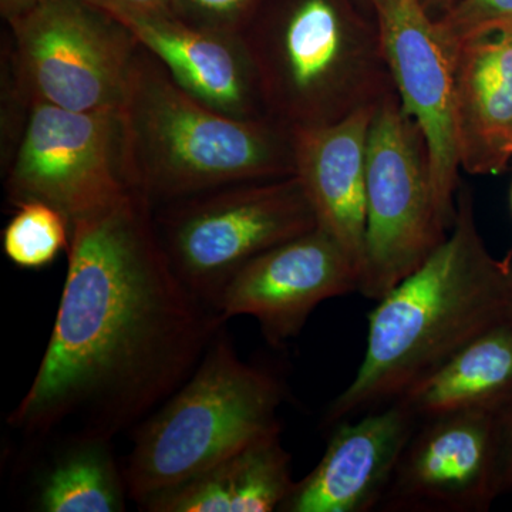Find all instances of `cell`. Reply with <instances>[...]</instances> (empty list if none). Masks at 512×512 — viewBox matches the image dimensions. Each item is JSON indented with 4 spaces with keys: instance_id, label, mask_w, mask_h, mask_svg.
<instances>
[{
    "instance_id": "obj_7",
    "label": "cell",
    "mask_w": 512,
    "mask_h": 512,
    "mask_svg": "<svg viewBox=\"0 0 512 512\" xmlns=\"http://www.w3.org/2000/svg\"><path fill=\"white\" fill-rule=\"evenodd\" d=\"M3 49L30 104L94 111L116 109L140 42L86 0H43L8 23Z\"/></svg>"
},
{
    "instance_id": "obj_23",
    "label": "cell",
    "mask_w": 512,
    "mask_h": 512,
    "mask_svg": "<svg viewBox=\"0 0 512 512\" xmlns=\"http://www.w3.org/2000/svg\"><path fill=\"white\" fill-rule=\"evenodd\" d=\"M123 23L131 19L174 16L170 0H86Z\"/></svg>"
},
{
    "instance_id": "obj_2",
    "label": "cell",
    "mask_w": 512,
    "mask_h": 512,
    "mask_svg": "<svg viewBox=\"0 0 512 512\" xmlns=\"http://www.w3.org/2000/svg\"><path fill=\"white\" fill-rule=\"evenodd\" d=\"M511 305L510 259L488 252L473 195L460 188L447 237L370 312L362 363L326 420H352L400 399L470 340L510 319Z\"/></svg>"
},
{
    "instance_id": "obj_25",
    "label": "cell",
    "mask_w": 512,
    "mask_h": 512,
    "mask_svg": "<svg viewBox=\"0 0 512 512\" xmlns=\"http://www.w3.org/2000/svg\"><path fill=\"white\" fill-rule=\"evenodd\" d=\"M42 2L43 0H0V13L10 23Z\"/></svg>"
},
{
    "instance_id": "obj_26",
    "label": "cell",
    "mask_w": 512,
    "mask_h": 512,
    "mask_svg": "<svg viewBox=\"0 0 512 512\" xmlns=\"http://www.w3.org/2000/svg\"><path fill=\"white\" fill-rule=\"evenodd\" d=\"M420 2L423 3L424 8L429 10L434 19H440L456 5L458 0H420Z\"/></svg>"
},
{
    "instance_id": "obj_27",
    "label": "cell",
    "mask_w": 512,
    "mask_h": 512,
    "mask_svg": "<svg viewBox=\"0 0 512 512\" xmlns=\"http://www.w3.org/2000/svg\"><path fill=\"white\" fill-rule=\"evenodd\" d=\"M510 320L512 322V305H511V309H510Z\"/></svg>"
},
{
    "instance_id": "obj_1",
    "label": "cell",
    "mask_w": 512,
    "mask_h": 512,
    "mask_svg": "<svg viewBox=\"0 0 512 512\" xmlns=\"http://www.w3.org/2000/svg\"><path fill=\"white\" fill-rule=\"evenodd\" d=\"M66 254L52 335L8 423L35 441H111L190 379L225 320L174 271L137 191L74 222Z\"/></svg>"
},
{
    "instance_id": "obj_8",
    "label": "cell",
    "mask_w": 512,
    "mask_h": 512,
    "mask_svg": "<svg viewBox=\"0 0 512 512\" xmlns=\"http://www.w3.org/2000/svg\"><path fill=\"white\" fill-rule=\"evenodd\" d=\"M365 262L359 292L379 301L419 268L448 231L431 190L426 143L396 90L373 110L367 137Z\"/></svg>"
},
{
    "instance_id": "obj_3",
    "label": "cell",
    "mask_w": 512,
    "mask_h": 512,
    "mask_svg": "<svg viewBox=\"0 0 512 512\" xmlns=\"http://www.w3.org/2000/svg\"><path fill=\"white\" fill-rule=\"evenodd\" d=\"M119 114L127 183L153 208L296 171L291 128L205 106L143 45L131 63Z\"/></svg>"
},
{
    "instance_id": "obj_18",
    "label": "cell",
    "mask_w": 512,
    "mask_h": 512,
    "mask_svg": "<svg viewBox=\"0 0 512 512\" xmlns=\"http://www.w3.org/2000/svg\"><path fill=\"white\" fill-rule=\"evenodd\" d=\"M417 421L441 414L493 410L512 400V322L470 340L400 397Z\"/></svg>"
},
{
    "instance_id": "obj_13",
    "label": "cell",
    "mask_w": 512,
    "mask_h": 512,
    "mask_svg": "<svg viewBox=\"0 0 512 512\" xmlns=\"http://www.w3.org/2000/svg\"><path fill=\"white\" fill-rule=\"evenodd\" d=\"M416 426V417L399 400L340 421L318 466L293 485L281 511L376 510Z\"/></svg>"
},
{
    "instance_id": "obj_17",
    "label": "cell",
    "mask_w": 512,
    "mask_h": 512,
    "mask_svg": "<svg viewBox=\"0 0 512 512\" xmlns=\"http://www.w3.org/2000/svg\"><path fill=\"white\" fill-rule=\"evenodd\" d=\"M295 481L281 431L268 434L201 476L151 498V512L281 511Z\"/></svg>"
},
{
    "instance_id": "obj_10",
    "label": "cell",
    "mask_w": 512,
    "mask_h": 512,
    "mask_svg": "<svg viewBox=\"0 0 512 512\" xmlns=\"http://www.w3.org/2000/svg\"><path fill=\"white\" fill-rule=\"evenodd\" d=\"M384 60L403 110L426 143L437 217L450 231L456 217L458 160L453 53L439 22L420 0H367Z\"/></svg>"
},
{
    "instance_id": "obj_20",
    "label": "cell",
    "mask_w": 512,
    "mask_h": 512,
    "mask_svg": "<svg viewBox=\"0 0 512 512\" xmlns=\"http://www.w3.org/2000/svg\"><path fill=\"white\" fill-rule=\"evenodd\" d=\"M3 229V252L22 269H42L69 249L72 225L66 215L42 201L16 205Z\"/></svg>"
},
{
    "instance_id": "obj_11",
    "label": "cell",
    "mask_w": 512,
    "mask_h": 512,
    "mask_svg": "<svg viewBox=\"0 0 512 512\" xmlns=\"http://www.w3.org/2000/svg\"><path fill=\"white\" fill-rule=\"evenodd\" d=\"M500 494V412L468 410L417 421L379 510L487 511Z\"/></svg>"
},
{
    "instance_id": "obj_15",
    "label": "cell",
    "mask_w": 512,
    "mask_h": 512,
    "mask_svg": "<svg viewBox=\"0 0 512 512\" xmlns=\"http://www.w3.org/2000/svg\"><path fill=\"white\" fill-rule=\"evenodd\" d=\"M375 106L325 126L293 130L295 174L318 227L339 242L360 269L365 262L367 137Z\"/></svg>"
},
{
    "instance_id": "obj_5",
    "label": "cell",
    "mask_w": 512,
    "mask_h": 512,
    "mask_svg": "<svg viewBox=\"0 0 512 512\" xmlns=\"http://www.w3.org/2000/svg\"><path fill=\"white\" fill-rule=\"evenodd\" d=\"M284 393L281 380L244 362L221 329L190 379L133 430L123 468L128 498L141 507L281 431Z\"/></svg>"
},
{
    "instance_id": "obj_12",
    "label": "cell",
    "mask_w": 512,
    "mask_h": 512,
    "mask_svg": "<svg viewBox=\"0 0 512 512\" xmlns=\"http://www.w3.org/2000/svg\"><path fill=\"white\" fill-rule=\"evenodd\" d=\"M360 269L335 238L316 227L239 269L215 303L222 319L251 316L281 345L301 332L320 303L359 292Z\"/></svg>"
},
{
    "instance_id": "obj_16",
    "label": "cell",
    "mask_w": 512,
    "mask_h": 512,
    "mask_svg": "<svg viewBox=\"0 0 512 512\" xmlns=\"http://www.w3.org/2000/svg\"><path fill=\"white\" fill-rule=\"evenodd\" d=\"M461 170L503 173L512 161V26L451 46Z\"/></svg>"
},
{
    "instance_id": "obj_6",
    "label": "cell",
    "mask_w": 512,
    "mask_h": 512,
    "mask_svg": "<svg viewBox=\"0 0 512 512\" xmlns=\"http://www.w3.org/2000/svg\"><path fill=\"white\" fill-rule=\"evenodd\" d=\"M174 271L201 301L215 303L256 256L318 227L298 175L229 184L154 208Z\"/></svg>"
},
{
    "instance_id": "obj_9",
    "label": "cell",
    "mask_w": 512,
    "mask_h": 512,
    "mask_svg": "<svg viewBox=\"0 0 512 512\" xmlns=\"http://www.w3.org/2000/svg\"><path fill=\"white\" fill-rule=\"evenodd\" d=\"M5 168L13 207L46 202L62 211L70 225L103 210L131 190L119 107L74 111L33 103Z\"/></svg>"
},
{
    "instance_id": "obj_28",
    "label": "cell",
    "mask_w": 512,
    "mask_h": 512,
    "mask_svg": "<svg viewBox=\"0 0 512 512\" xmlns=\"http://www.w3.org/2000/svg\"><path fill=\"white\" fill-rule=\"evenodd\" d=\"M511 208H512V190H511Z\"/></svg>"
},
{
    "instance_id": "obj_19",
    "label": "cell",
    "mask_w": 512,
    "mask_h": 512,
    "mask_svg": "<svg viewBox=\"0 0 512 512\" xmlns=\"http://www.w3.org/2000/svg\"><path fill=\"white\" fill-rule=\"evenodd\" d=\"M37 485L36 507L43 512H121L128 491L111 441L73 440Z\"/></svg>"
},
{
    "instance_id": "obj_14",
    "label": "cell",
    "mask_w": 512,
    "mask_h": 512,
    "mask_svg": "<svg viewBox=\"0 0 512 512\" xmlns=\"http://www.w3.org/2000/svg\"><path fill=\"white\" fill-rule=\"evenodd\" d=\"M123 25L205 106L237 119H268L241 33L194 28L175 16L131 19Z\"/></svg>"
},
{
    "instance_id": "obj_22",
    "label": "cell",
    "mask_w": 512,
    "mask_h": 512,
    "mask_svg": "<svg viewBox=\"0 0 512 512\" xmlns=\"http://www.w3.org/2000/svg\"><path fill=\"white\" fill-rule=\"evenodd\" d=\"M262 0H170L175 18L194 28L241 33Z\"/></svg>"
},
{
    "instance_id": "obj_21",
    "label": "cell",
    "mask_w": 512,
    "mask_h": 512,
    "mask_svg": "<svg viewBox=\"0 0 512 512\" xmlns=\"http://www.w3.org/2000/svg\"><path fill=\"white\" fill-rule=\"evenodd\" d=\"M437 22L453 46L481 33L512 26V0H458Z\"/></svg>"
},
{
    "instance_id": "obj_4",
    "label": "cell",
    "mask_w": 512,
    "mask_h": 512,
    "mask_svg": "<svg viewBox=\"0 0 512 512\" xmlns=\"http://www.w3.org/2000/svg\"><path fill=\"white\" fill-rule=\"evenodd\" d=\"M241 35L266 113L292 131L335 123L396 90L376 25H356L338 0L258 8Z\"/></svg>"
},
{
    "instance_id": "obj_24",
    "label": "cell",
    "mask_w": 512,
    "mask_h": 512,
    "mask_svg": "<svg viewBox=\"0 0 512 512\" xmlns=\"http://www.w3.org/2000/svg\"><path fill=\"white\" fill-rule=\"evenodd\" d=\"M500 460L503 493L512 490V400L500 412Z\"/></svg>"
}]
</instances>
